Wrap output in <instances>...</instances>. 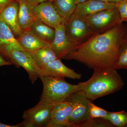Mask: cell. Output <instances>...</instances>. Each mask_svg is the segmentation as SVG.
Here are the masks:
<instances>
[{"label":"cell","instance_id":"2","mask_svg":"<svg viewBox=\"0 0 127 127\" xmlns=\"http://www.w3.org/2000/svg\"><path fill=\"white\" fill-rule=\"evenodd\" d=\"M79 84L80 91L93 102L120 91L124 86V82L113 67H98L94 69L93 74L88 80Z\"/></svg>","mask_w":127,"mask_h":127},{"label":"cell","instance_id":"33","mask_svg":"<svg viewBox=\"0 0 127 127\" xmlns=\"http://www.w3.org/2000/svg\"><path fill=\"white\" fill-rule=\"evenodd\" d=\"M53 1V0H51V1Z\"/></svg>","mask_w":127,"mask_h":127},{"label":"cell","instance_id":"34","mask_svg":"<svg viewBox=\"0 0 127 127\" xmlns=\"http://www.w3.org/2000/svg\"></svg>","mask_w":127,"mask_h":127},{"label":"cell","instance_id":"20","mask_svg":"<svg viewBox=\"0 0 127 127\" xmlns=\"http://www.w3.org/2000/svg\"><path fill=\"white\" fill-rule=\"evenodd\" d=\"M55 9L66 22L75 12L77 4L75 0H53Z\"/></svg>","mask_w":127,"mask_h":127},{"label":"cell","instance_id":"16","mask_svg":"<svg viewBox=\"0 0 127 127\" xmlns=\"http://www.w3.org/2000/svg\"><path fill=\"white\" fill-rule=\"evenodd\" d=\"M17 39L23 50L31 53L50 44L37 36L31 30L24 31Z\"/></svg>","mask_w":127,"mask_h":127},{"label":"cell","instance_id":"21","mask_svg":"<svg viewBox=\"0 0 127 127\" xmlns=\"http://www.w3.org/2000/svg\"><path fill=\"white\" fill-rule=\"evenodd\" d=\"M104 119L109 121L113 127H125L127 124V113L124 111L108 112Z\"/></svg>","mask_w":127,"mask_h":127},{"label":"cell","instance_id":"1","mask_svg":"<svg viewBox=\"0 0 127 127\" xmlns=\"http://www.w3.org/2000/svg\"><path fill=\"white\" fill-rule=\"evenodd\" d=\"M127 39V25L122 22L105 32L94 33L64 59L75 60L93 69L113 67Z\"/></svg>","mask_w":127,"mask_h":127},{"label":"cell","instance_id":"11","mask_svg":"<svg viewBox=\"0 0 127 127\" xmlns=\"http://www.w3.org/2000/svg\"><path fill=\"white\" fill-rule=\"evenodd\" d=\"M72 111V105L67 99L58 103L53 108L46 127H69V120Z\"/></svg>","mask_w":127,"mask_h":127},{"label":"cell","instance_id":"23","mask_svg":"<svg viewBox=\"0 0 127 127\" xmlns=\"http://www.w3.org/2000/svg\"><path fill=\"white\" fill-rule=\"evenodd\" d=\"M89 113L91 118L105 119L107 116L108 111L96 106L92 101L89 103Z\"/></svg>","mask_w":127,"mask_h":127},{"label":"cell","instance_id":"9","mask_svg":"<svg viewBox=\"0 0 127 127\" xmlns=\"http://www.w3.org/2000/svg\"><path fill=\"white\" fill-rule=\"evenodd\" d=\"M66 22L55 28V37L50 43L58 59H64L67 55L74 51L77 45L68 37L66 32Z\"/></svg>","mask_w":127,"mask_h":127},{"label":"cell","instance_id":"7","mask_svg":"<svg viewBox=\"0 0 127 127\" xmlns=\"http://www.w3.org/2000/svg\"><path fill=\"white\" fill-rule=\"evenodd\" d=\"M65 25L68 37L77 46L86 41L94 34L87 22L86 16L74 13Z\"/></svg>","mask_w":127,"mask_h":127},{"label":"cell","instance_id":"8","mask_svg":"<svg viewBox=\"0 0 127 127\" xmlns=\"http://www.w3.org/2000/svg\"><path fill=\"white\" fill-rule=\"evenodd\" d=\"M5 56L12 63L24 68L32 84H34L39 78V67L30 53L24 50H12L8 52Z\"/></svg>","mask_w":127,"mask_h":127},{"label":"cell","instance_id":"29","mask_svg":"<svg viewBox=\"0 0 127 127\" xmlns=\"http://www.w3.org/2000/svg\"><path fill=\"white\" fill-rule=\"evenodd\" d=\"M21 125L20 123L17 124L16 125H11L4 124L0 122V127H21Z\"/></svg>","mask_w":127,"mask_h":127},{"label":"cell","instance_id":"28","mask_svg":"<svg viewBox=\"0 0 127 127\" xmlns=\"http://www.w3.org/2000/svg\"><path fill=\"white\" fill-rule=\"evenodd\" d=\"M12 64V63L11 62L6 61L0 56V67L4 65H9Z\"/></svg>","mask_w":127,"mask_h":127},{"label":"cell","instance_id":"26","mask_svg":"<svg viewBox=\"0 0 127 127\" xmlns=\"http://www.w3.org/2000/svg\"><path fill=\"white\" fill-rule=\"evenodd\" d=\"M51 0H27L28 4L32 7H34L42 2Z\"/></svg>","mask_w":127,"mask_h":127},{"label":"cell","instance_id":"30","mask_svg":"<svg viewBox=\"0 0 127 127\" xmlns=\"http://www.w3.org/2000/svg\"><path fill=\"white\" fill-rule=\"evenodd\" d=\"M100 1H106V2H120L123 0H99Z\"/></svg>","mask_w":127,"mask_h":127},{"label":"cell","instance_id":"25","mask_svg":"<svg viewBox=\"0 0 127 127\" xmlns=\"http://www.w3.org/2000/svg\"><path fill=\"white\" fill-rule=\"evenodd\" d=\"M111 127L113 125L107 120L103 118H92L91 127Z\"/></svg>","mask_w":127,"mask_h":127},{"label":"cell","instance_id":"31","mask_svg":"<svg viewBox=\"0 0 127 127\" xmlns=\"http://www.w3.org/2000/svg\"><path fill=\"white\" fill-rule=\"evenodd\" d=\"M88 0H75L76 1V4H80V3H83L87 1Z\"/></svg>","mask_w":127,"mask_h":127},{"label":"cell","instance_id":"13","mask_svg":"<svg viewBox=\"0 0 127 127\" xmlns=\"http://www.w3.org/2000/svg\"><path fill=\"white\" fill-rule=\"evenodd\" d=\"M19 2L14 0L10 2L0 14V17L9 26L14 35L19 36L23 32L19 21Z\"/></svg>","mask_w":127,"mask_h":127},{"label":"cell","instance_id":"12","mask_svg":"<svg viewBox=\"0 0 127 127\" xmlns=\"http://www.w3.org/2000/svg\"><path fill=\"white\" fill-rule=\"evenodd\" d=\"M41 76L78 79H81L82 76V74L65 65L59 59L50 62L44 67L40 68L39 77Z\"/></svg>","mask_w":127,"mask_h":127},{"label":"cell","instance_id":"27","mask_svg":"<svg viewBox=\"0 0 127 127\" xmlns=\"http://www.w3.org/2000/svg\"><path fill=\"white\" fill-rule=\"evenodd\" d=\"M14 0H0V14L9 3Z\"/></svg>","mask_w":127,"mask_h":127},{"label":"cell","instance_id":"6","mask_svg":"<svg viewBox=\"0 0 127 127\" xmlns=\"http://www.w3.org/2000/svg\"><path fill=\"white\" fill-rule=\"evenodd\" d=\"M55 105L39 102L32 108L23 112L21 127H46Z\"/></svg>","mask_w":127,"mask_h":127},{"label":"cell","instance_id":"3","mask_svg":"<svg viewBox=\"0 0 127 127\" xmlns=\"http://www.w3.org/2000/svg\"><path fill=\"white\" fill-rule=\"evenodd\" d=\"M43 84L39 102L55 105L66 100L71 94L80 91L79 84L67 82L64 78L47 76L39 77Z\"/></svg>","mask_w":127,"mask_h":127},{"label":"cell","instance_id":"19","mask_svg":"<svg viewBox=\"0 0 127 127\" xmlns=\"http://www.w3.org/2000/svg\"><path fill=\"white\" fill-rule=\"evenodd\" d=\"M30 53L39 67V69L44 67L50 62L58 59L50 44Z\"/></svg>","mask_w":127,"mask_h":127},{"label":"cell","instance_id":"14","mask_svg":"<svg viewBox=\"0 0 127 127\" xmlns=\"http://www.w3.org/2000/svg\"><path fill=\"white\" fill-rule=\"evenodd\" d=\"M12 50H23L10 28L0 17V52L5 56Z\"/></svg>","mask_w":127,"mask_h":127},{"label":"cell","instance_id":"10","mask_svg":"<svg viewBox=\"0 0 127 127\" xmlns=\"http://www.w3.org/2000/svg\"><path fill=\"white\" fill-rule=\"evenodd\" d=\"M33 9L37 18L54 29L62 23L66 22L57 12L52 1L49 0L42 2Z\"/></svg>","mask_w":127,"mask_h":127},{"label":"cell","instance_id":"5","mask_svg":"<svg viewBox=\"0 0 127 127\" xmlns=\"http://www.w3.org/2000/svg\"><path fill=\"white\" fill-rule=\"evenodd\" d=\"M87 22L94 33L101 34L122 23L118 9H107L86 16Z\"/></svg>","mask_w":127,"mask_h":127},{"label":"cell","instance_id":"4","mask_svg":"<svg viewBox=\"0 0 127 127\" xmlns=\"http://www.w3.org/2000/svg\"><path fill=\"white\" fill-rule=\"evenodd\" d=\"M66 99L71 103L72 106L69 127H91L92 118L89 109L91 100L81 91L72 94Z\"/></svg>","mask_w":127,"mask_h":127},{"label":"cell","instance_id":"17","mask_svg":"<svg viewBox=\"0 0 127 127\" xmlns=\"http://www.w3.org/2000/svg\"><path fill=\"white\" fill-rule=\"evenodd\" d=\"M19 8L18 18L23 31L30 30V27L36 17L32 7L27 0H18Z\"/></svg>","mask_w":127,"mask_h":127},{"label":"cell","instance_id":"32","mask_svg":"<svg viewBox=\"0 0 127 127\" xmlns=\"http://www.w3.org/2000/svg\"><path fill=\"white\" fill-rule=\"evenodd\" d=\"M125 127H127V125H125Z\"/></svg>","mask_w":127,"mask_h":127},{"label":"cell","instance_id":"15","mask_svg":"<svg viewBox=\"0 0 127 127\" xmlns=\"http://www.w3.org/2000/svg\"><path fill=\"white\" fill-rule=\"evenodd\" d=\"M116 7V2H106L99 0H88L83 3L77 4L74 13L87 16L103 10Z\"/></svg>","mask_w":127,"mask_h":127},{"label":"cell","instance_id":"22","mask_svg":"<svg viewBox=\"0 0 127 127\" xmlns=\"http://www.w3.org/2000/svg\"><path fill=\"white\" fill-rule=\"evenodd\" d=\"M116 70H127V39L123 43L120 47L118 59L113 66Z\"/></svg>","mask_w":127,"mask_h":127},{"label":"cell","instance_id":"18","mask_svg":"<svg viewBox=\"0 0 127 127\" xmlns=\"http://www.w3.org/2000/svg\"><path fill=\"white\" fill-rule=\"evenodd\" d=\"M30 30L37 36L50 43L55 37V30L36 18L32 24Z\"/></svg>","mask_w":127,"mask_h":127},{"label":"cell","instance_id":"24","mask_svg":"<svg viewBox=\"0 0 127 127\" xmlns=\"http://www.w3.org/2000/svg\"><path fill=\"white\" fill-rule=\"evenodd\" d=\"M116 7L118 9L122 21L127 22V0L117 2Z\"/></svg>","mask_w":127,"mask_h":127}]
</instances>
